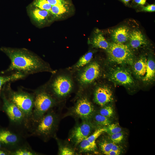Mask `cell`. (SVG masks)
I'll return each instance as SVG.
<instances>
[{
  "mask_svg": "<svg viewBox=\"0 0 155 155\" xmlns=\"http://www.w3.org/2000/svg\"><path fill=\"white\" fill-rule=\"evenodd\" d=\"M52 6L62 4H72L71 0H46Z\"/></svg>",
  "mask_w": 155,
  "mask_h": 155,
  "instance_id": "cell-33",
  "label": "cell"
},
{
  "mask_svg": "<svg viewBox=\"0 0 155 155\" xmlns=\"http://www.w3.org/2000/svg\"><path fill=\"white\" fill-rule=\"evenodd\" d=\"M1 110L7 116L11 128L28 136L29 124L23 112L14 103L7 99L1 92Z\"/></svg>",
  "mask_w": 155,
  "mask_h": 155,
  "instance_id": "cell-5",
  "label": "cell"
},
{
  "mask_svg": "<svg viewBox=\"0 0 155 155\" xmlns=\"http://www.w3.org/2000/svg\"><path fill=\"white\" fill-rule=\"evenodd\" d=\"M147 59L145 57L140 58L134 64L133 70L135 74L138 77H144L145 75Z\"/></svg>",
  "mask_w": 155,
  "mask_h": 155,
  "instance_id": "cell-21",
  "label": "cell"
},
{
  "mask_svg": "<svg viewBox=\"0 0 155 155\" xmlns=\"http://www.w3.org/2000/svg\"><path fill=\"white\" fill-rule=\"evenodd\" d=\"M9 154L11 155H37L39 154L33 150L28 143L9 152Z\"/></svg>",
  "mask_w": 155,
  "mask_h": 155,
  "instance_id": "cell-24",
  "label": "cell"
},
{
  "mask_svg": "<svg viewBox=\"0 0 155 155\" xmlns=\"http://www.w3.org/2000/svg\"><path fill=\"white\" fill-rule=\"evenodd\" d=\"M102 107L99 110L98 113L110 119L113 116L114 110L111 106L106 105Z\"/></svg>",
  "mask_w": 155,
  "mask_h": 155,
  "instance_id": "cell-30",
  "label": "cell"
},
{
  "mask_svg": "<svg viewBox=\"0 0 155 155\" xmlns=\"http://www.w3.org/2000/svg\"><path fill=\"white\" fill-rule=\"evenodd\" d=\"M111 150L121 152V148L119 146L117 145V144H114Z\"/></svg>",
  "mask_w": 155,
  "mask_h": 155,
  "instance_id": "cell-35",
  "label": "cell"
},
{
  "mask_svg": "<svg viewBox=\"0 0 155 155\" xmlns=\"http://www.w3.org/2000/svg\"><path fill=\"white\" fill-rule=\"evenodd\" d=\"M59 118L57 114L51 108L38 121L32 122L29 131V135L37 136L47 142L56 136Z\"/></svg>",
  "mask_w": 155,
  "mask_h": 155,
  "instance_id": "cell-2",
  "label": "cell"
},
{
  "mask_svg": "<svg viewBox=\"0 0 155 155\" xmlns=\"http://www.w3.org/2000/svg\"><path fill=\"white\" fill-rule=\"evenodd\" d=\"M1 92L9 100L16 104L24 113L29 124L32 122V112L34 106V95L22 89L15 91L11 87V82L3 86Z\"/></svg>",
  "mask_w": 155,
  "mask_h": 155,
  "instance_id": "cell-3",
  "label": "cell"
},
{
  "mask_svg": "<svg viewBox=\"0 0 155 155\" xmlns=\"http://www.w3.org/2000/svg\"><path fill=\"white\" fill-rule=\"evenodd\" d=\"M122 2L123 3L125 4L126 5H127L128 4L129 2L131 0H121Z\"/></svg>",
  "mask_w": 155,
  "mask_h": 155,
  "instance_id": "cell-39",
  "label": "cell"
},
{
  "mask_svg": "<svg viewBox=\"0 0 155 155\" xmlns=\"http://www.w3.org/2000/svg\"><path fill=\"white\" fill-rule=\"evenodd\" d=\"M109 80L115 84L131 86L134 81L130 72L126 69L117 67L111 69L108 74Z\"/></svg>",
  "mask_w": 155,
  "mask_h": 155,
  "instance_id": "cell-12",
  "label": "cell"
},
{
  "mask_svg": "<svg viewBox=\"0 0 155 155\" xmlns=\"http://www.w3.org/2000/svg\"><path fill=\"white\" fill-rule=\"evenodd\" d=\"M0 50L10 61L8 67L0 71L2 74L19 72L27 76L44 72L53 74L56 71L52 69L49 64L40 56L27 49L3 46Z\"/></svg>",
  "mask_w": 155,
  "mask_h": 155,
  "instance_id": "cell-1",
  "label": "cell"
},
{
  "mask_svg": "<svg viewBox=\"0 0 155 155\" xmlns=\"http://www.w3.org/2000/svg\"><path fill=\"white\" fill-rule=\"evenodd\" d=\"M93 55L92 51H88L81 57L78 61L70 69L73 71H77L83 67L90 62Z\"/></svg>",
  "mask_w": 155,
  "mask_h": 155,
  "instance_id": "cell-23",
  "label": "cell"
},
{
  "mask_svg": "<svg viewBox=\"0 0 155 155\" xmlns=\"http://www.w3.org/2000/svg\"><path fill=\"white\" fill-rule=\"evenodd\" d=\"M27 76L19 72H13L8 74H3L0 72V110H1L2 101L1 98V92L3 86L9 82H11L22 79Z\"/></svg>",
  "mask_w": 155,
  "mask_h": 155,
  "instance_id": "cell-16",
  "label": "cell"
},
{
  "mask_svg": "<svg viewBox=\"0 0 155 155\" xmlns=\"http://www.w3.org/2000/svg\"><path fill=\"white\" fill-rule=\"evenodd\" d=\"M75 10L73 4L57 5L52 6L50 12L54 20H64L74 12Z\"/></svg>",
  "mask_w": 155,
  "mask_h": 155,
  "instance_id": "cell-15",
  "label": "cell"
},
{
  "mask_svg": "<svg viewBox=\"0 0 155 155\" xmlns=\"http://www.w3.org/2000/svg\"><path fill=\"white\" fill-rule=\"evenodd\" d=\"M29 15L33 20L40 26H43L55 21L50 11L35 7L32 5L30 6Z\"/></svg>",
  "mask_w": 155,
  "mask_h": 155,
  "instance_id": "cell-13",
  "label": "cell"
},
{
  "mask_svg": "<svg viewBox=\"0 0 155 155\" xmlns=\"http://www.w3.org/2000/svg\"><path fill=\"white\" fill-rule=\"evenodd\" d=\"M70 115L82 120H90L95 113L94 107L88 97L83 95L78 99L71 108Z\"/></svg>",
  "mask_w": 155,
  "mask_h": 155,
  "instance_id": "cell-11",
  "label": "cell"
},
{
  "mask_svg": "<svg viewBox=\"0 0 155 155\" xmlns=\"http://www.w3.org/2000/svg\"><path fill=\"white\" fill-rule=\"evenodd\" d=\"M96 128L90 120H82L70 131L69 136L70 143L75 148L80 142L90 135Z\"/></svg>",
  "mask_w": 155,
  "mask_h": 155,
  "instance_id": "cell-10",
  "label": "cell"
},
{
  "mask_svg": "<svg viewBox=\"0 0 155 155\" xmlns=\"http://www.w3.org/2000/svg\"><path fill=\"white\" fill-rule=\"evenodd\" d=\"M108 138L113 143L119 144L124 138L123 133L122 131L109 135Z\"/></svg>",
  "mask_w": 155,
  "mask_h": 155,
  "instance_id": "cell-32",
  "label": "cell"
},
{
  "mask_svg": "<svg viewBox=\"0 0 155 155\" xmlns=\"http://www.w3.org/2000/svg\"><path fill=\"white\" fill-rule=\"evenodd\" d=\"M57 142L59 155H74L77 154L75 148L68 142L63 141L58 138L57 136L54 138Z\"/></svg>",
  "mask_w": 155,
  "mask_h": 155,
  "instance_id": "cell-19",
  "label": "cell"
},
{
  "mask_svg": "<svg viewBox=\"0 0 155 155\" xmlns=\"http://www.w3.org/2000/svg\"><path fill=\"white\" fill-rule=\"evenodd\" d=\"M147 0H134V1L138 5H144L145 4Z\"/></svg>",
  "mask_w": 155,
  "mask_h": 155,
  "instance_id": "cell-37",
  "label": "cell"
},
{
  "mask_svg": "<svg viewBox=\"0 0 155 155\" xmlns=\"http://www.w3.org/2000/svg\"><path fill=\"white\" fill-rule=\"evenodd\" d=\"M45 87L58 102L68 97L74 88L73 78L68 73H61L57 71L52 74Z\"/></svg>",
  "mask_w": 155,
  "mask_h": 155,
  "instance_id": "cell-4",
  "label": "cell"
},
{
  "mask_svg": "<svg viewBox=\"0 0 155 155\" xmlns=\"http://www.w3.org/2000/svg\"><path fill=\"white\" fill-rule=\"evenodd\" d=\"M0 148L3 149L2 147H1V145L0 143Z\"/></svg>",
  "mask_w": 155,
  "mask_h": 155,
  "instance_id": "cell-40",
  "label": "cell"
},
{
  "mask_svg": "<svg viewBox=\"0 0 155 155\" xmlns=\"http://www.w3.org/2000/svg\"><path fill=\"white\" fill-rule=\"evenodd\" d=\"M9 155L8 152L3 149L0 148V155Z\"/></svg>",
  "mask_w": 155,
  "mask_h": 155,
  "instance_id": "cell-38",
  "label": "cell"
},
{
  "mask_svg": "<svg viewBox=\"0 0 155 155\" xmlns=\"http://www.w3.org/2000/svg\"><path fill=\"white\" fill-rule=\"evenodd\" d=\"M105 132L108 135L117 133L121 131L122 129L118 123H111L105 127Z\"/></svg>",
  "mask_w": 155,
  "mask_h": 155,
  "instance_id": "cell-31",
  "label": "cell"
},
{
  "mask_svg": "<svg viewBox=\"0 0 155 155\" xmlns=\"http://www.w3.org/2000/svg\"><path fill=\"white\" fill-rule=\"evenodd\" d=\"M26 137L22 133L11 128H0V143L9 154V152L28 143Z\"/></svg>",
  "mask_w": 155,
  "mask_h": 155,
  "instance_id": "cell-8",
  "label": "cell"
},
{
  "mask_svg": "<svg viewBox=\"0 0 155 155\" xmlns=\"http://www.w3.org/2000/svg\"><path fill=\"white\" fill-rule=\"evenodd\" d=\"M76 79L82 88L90 85L98 79L101 74V67L98 63L94 61L77 70Z\"/></svg>",
  "mask_w": 155,
  "mask_h": 155,
  "instance_id": "cell-9",
  "label": "cell"
},
{
  "mask_svg": "<svg viewBox=\"0 0 155 155\" xmlns=\"http://www.w3.org/2000/svg\"><path fill=\"white\" fill-rule=\"evenodd\" d=\"M130 32L127 26L119 27L113 31L112 38L114 42L123 44L129 40Z\"/></svg>",
  "mask_w": 155,
  "mask_h": 155,
  "instance_id": "cell-17",
  "label": "cell"
},
{
  "mask_svg": "<svg viewBox=\"0 0 155 155\" xmlns=\"http://www.w3.org/2000/svg\"><path fill=\"white\" fill-rule=\"evenodd\" d=\"M98 145L102 152L104 154H107L111 150L114 144L108 138L102 137L98 141Z\"/></svg>",
  "mask_w": 155,
  "mask_h": 155,
  "instance_id": "cell-27",
  "label": "cell"
},
{
  "mask_svg": "<svg viewBox=\"0 0 155 155\" xmlns=\"http://www.w3.org/2000/svg\"><path fill=\"white\" fill-rule=\"evenodd\" d=\"M155 63L152 59H148L147 61L146 72L143 77V80L145 82L152 81L155 77Z\"/></svg>",
  "mask_w": 155,
  "mask_h": 155,
  "instance_id": "cell-25",
  "label": "cell"
},
{
  "mask_svg": "<svg viewBox=\"0 0 155 155\" xmlns=\"http://www.w3.org/2000/svg\"><path fill=\"white\" fill-rule=\"evenodd\" d=\"M109 61L121 65H132L133 55L129 47L123 44L109 43L106 50Z\"/></svg>",
  "mask_w": 155,
  "mask_h": 155,
  "instance_id": "cell-7",
  "label": "cell"
},
{
  "mask_svg": "<svg viewBox=\"0 0 155 155\" xmlns=\"http://www.w3.org/2000/svg\"><path fill=\"white\" fill-rule=\"evenodd\" d=\"M77 148L79 153H87L95 151L97 147L90 143L86 138L82 140L78 145Z\"/></svg>",
  "mask_w": 155,
  "mask_h": 155,
  "instance_id": "cell-26",
  "label": "cell"
},
{
  "mask_svg": "<svg viewBox=\"0 0 155 155\" xmlns=\"http://www.w3.org/2000/svg\"><path fill=\"white\" fill-rule=\"evenodd\" d=\"M129 40L130 46L134 49H138L147 43L144 36L140 30H137L130 32Z\"/></svg>",
  "mask_w": 155,
  "mask_h": 155,
  "instance_id": "cell-18",
  "label": "cell"
},
{
  "mask_svg": "<svg viewBox=\"0 0 155 155\" xmlns=\"http://www.w3.org/2000/svg\"><path fill=\"white\" fill-rule=\"evenodd\" d=\"M142 11L152 12L155 11V4L149 5L146 6H142L141 10Z\"/></svg>",
  "mask_w": 155,
  "mask_h": 155,
  "instance_id": "cell-34",
  "label": "cell"
},
{
  "mask_svg": "<svg viewBox=\"0 0 155 155\" xmlns=\"http://www.w3.org/2000/svg\"><path fill=\"white\" fill-rule=\"evenodd\" d=\"M31 5L35 7L50 12L52 6L46 0H34Z\"/></svg>",
  "mask_w": 155,
  "mask_h": 155,
  "instance_id": "cell-29",
  "label": "cell"
},
{
  "mask_svg": "<svg viewBox=\"0 0 155 155\" xmlns=\"http://www.w3.org/2000/svg\"><path fill=\"white\" fill-rule=\"evenodd\" d=\"M90 121L96 128L106 127L111 123L110 118L103 116L99 113H95Z\"/></svg>",
  "mask_w": 155,
  "mask_h": 155,
  "instance_id": "cell-22",
  "label": "cell"
},
{
  "mask_svg": "<svg viewBox=\"0 0 155 155\" xmlns=\"http://www.w3.org/2000/svg\"><path fill=\"white\" fill-rule=\"evenodd\" d=\"M33 93L34 103L31 123L38 121L48 111L56 106L58 102L44 84L34 90Z\"/></svg>",
  "mask_w": 155,
  "mask_h": 155,
  "instance_id": "cell-6",
  "label": "cell"
},
{
  "mask_svg": "<svg viewBox=\"0 0 155 155\" xmlns=\"http://www.w3.org/2000/svg\"><path fill=\"white\" fill-rule=\"evenodd\" d=\"M94 102L101 107L106 105L112 101L113 92L108 86L100 85L95 89L94 96Z\"/></svg>",
  "mask_w": 155,
  "mask_h": 155,
  "instance_id": "cell-14",
  "label": "cell"
},
{
  "mask_svg": "<svg viewBox=\"0 0 155 155\" xmlns=\"http://www.w3.org/2000/svg\"><path fill=\"white\" fill-rule=\"evenodd\" d=\"M106 130L105 127L97 128L86 139L90 143L97 147L96 140L102 133L105 132Z\"/></svg>",
  "mask_w": 155,
  "mask_h": 155,
  "instance_id": "cell-28",
  "label": "cell"
},
{
  "mask_svg": "<svg viewBox=\"0 0 155 155\" xmlns=\"http://www.w3.org/2000/svg\"><path fill=\"white\" fill-rule=\"evenodd\" d=\"M89 42L94 47L105 50L108 49L109 45L102 33L99 32L95 33Z\"/></svg>",
  "mask_w": 155,
  "mask_h": 155,
  "instance_id": "cell-20",
  "label": "cell"
},
{
  "mask_svg": "<svg viewBox=\"0 0 155 155\" xmlns=\"http://www.w3.org/2000/svg\"><path fill=\"white\" fill-rule=\"evenodd\" d=\"M121 153L119 152L111 150L106 155H119Z\"/></svg>",
  "mask_w": 155,
  "mask_h": 155,
  "instance_id": "cell-36",
  "label": "cell"
}]
</instances>
